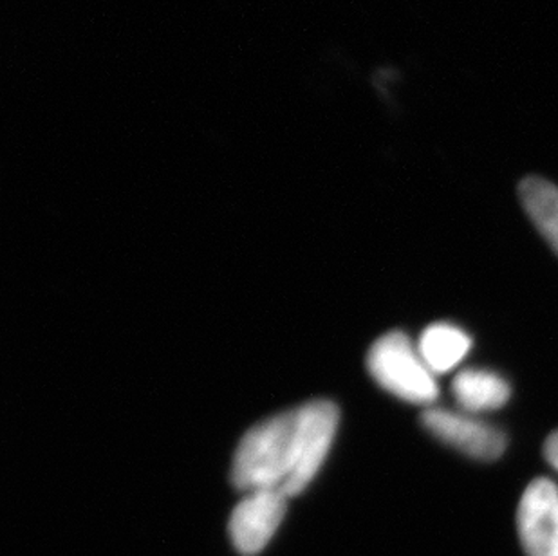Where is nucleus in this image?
<instances>
[{"instance_id":"nucleus-1","label":"nucleus","mask_w":558,"mask_h":556,"mask_svg":"<svg viewBox=\"0 0 558 556\" xmlns=\"http://www.w3.org/2000/svg\"><path fill=\"white\" fill-rule=\"evenodd\" d=\"M338 423L340 410L327 399L258 423L239 443L233 484L244 494L274 489L288 499L302 494L326 461Z\"/></svg>"},{"instance_id":"nucleus-2","label":"nucleus","mask_w":558,"mask_h":556,"mask_svg":"<svg viewBox=\"0 0 558 556\" xmlns=\"http://www.w3.org/2000/svg\"><path fill=\"white\" fill-rule=\"evenodd\" d=\"M367 368L381 389L407 403L430 404L439 396L436 374L405 333L379 336L367 354Z\"/></svg>"},{"instance_id":"nucleus-3","label":"nucleus","mask_w":558,"mask_h":556,"mask_svg":"<svg viewBox=\"0 0 558 556\" xmlns=\"http://www.w3.org/2000/svg\"><path fill=\"white\" fill-rule=\"evenodd\" d=\"M422 425L437 442L475 461H497L508 446L505 432L469 412L427 409Z\"/></svg>"},{"instance_id":"nucleus-4","label":"nucleus","mask_w":558,"mask_h":556,"mask_svg":"<svg viewBox=\"0 0 558 556\" xmlns=\"http://www.w3.org/2000/svg\"><path fill=\"white\" fill-rule=\"evenodd\" d=\"M517 531L526 556H558V484L535 479L517 509Z\"/></svg>"},{"instance_id":"nucleus-5","label":"nucleus","mask_w":558,"mask_h":556,"mask_svg":"<svg viewBox=\"0 0 558 556\" xmlns=\"http://www.w3.org/2000/svg\"><path fill=\"white\" fill-rule=\"evenodd\" d=\"M288 509V497L274 489L246 494L233 509L230 536L241 555L253 556L263 552L279 530Z\"/></svg>"},{"instance_id":"nucleus-6","label":"nucleus","mask_w":558,"mask_h":556,"mask_svg":"<svg viewBox=\"0 0 558 556\" xmlns=\"http://www.w3.org/2000/svg\"><path fill=\"white\" fill-rule=\"evenodd\" d=\"M452 392L463 412L480 414L502 409L510 401L511 387L488 368H464L453 378Z\"/></svg>"},{"instance_id":"nucleus-7","label":"nucleus","mask_w":558,"mask_h":556,"mask_svg":"<svg viewBox=\"0 0 558 556\" xmlns=\"http://www.w3.org/2000/svg\"><path fill=\"white\" fill-rule=\"evenodd\" d=\"M472 349L469 333L448 322L428 326L420 336L417 351L434 374H447L463 363Z\"/></svg>"},{"instance_id":"nucleus-8","label":"nucleus","mask_w":558,"mask_h":556,"mask_svg":"<svg viewBox=\"0 0 558 556\" xmlns=\"http://www.w3.org/2000/svg\"><path fill=\"white\" fill-rule=\"evenodd\" d=\"M519 197L533 226L558 255V186L544 178L530 176L519 186Z\"/></svg>"},{"instance_id":"nucleus-9","label":"nucleus","mask_w":558,"mask_h":556,"mask_svg":"<svg viewBox=\"0 0 558 556\" xmlns=\"http://www.w3.org/2000/svg\"><path fill=\"white\" fill-rule=\"evenodd\" d=\"M544 457L554 467L555 472H558V431L544 443Z\"/></svg>"}]
</instances>
